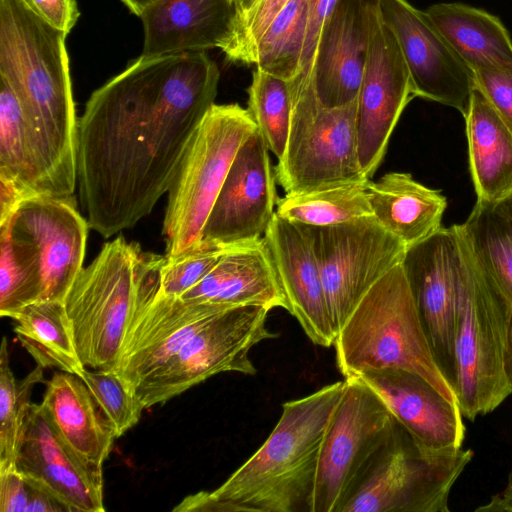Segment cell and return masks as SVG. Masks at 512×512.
I'll return each mask as SVG.
<instances>
[{
  "label": "cell",
  "mask_w": 512,
  "mask_h": 512,
  "mask_svg": "<svg viewBox=\"0 0 512 512\" xmlns=\"http://www.w3.org/2000/svg\"><path fill=\"white\" fill-rule=\"evenodd\" d=\"M125 5L137 16L156 0H122Z\"/></svg>",
  "instance_id": "45"
},
{
  "label": "cell",
  "mask_w": 512,
  "mask_h": 512,
  "mask_svg": "<svg viewBox=\"0 0 512 512\" xmlns=\"http://www.w3.org/2000/svg\"><path fill=\"white\" fill-rule=\"evenodd\" d=\"M345 379L282 405L263 445L210 496L239 511L310 512L319 453Z\"/></svg>",
  "instance_id": "4"
},
{
  "label": "cell",
  "mask_w": 512,
  "mask_h": 512,
  "mask_svg": "<svg viewBox=\"0 0 512 512\" xmlns=\"http://www.w3.org/2000/svg\"><path fill=\"white\" fill-rule=\"evenodd\" d=\"M235 8V17L246 14L257 2V0H231Z\"/></svg>",
  "instance_id": "46"
},
{
  "label": "cell",
  "mask_w": 512,
  "mask_h": 512,
  "mask_svg": "<svg viewBox=\"0 0 512 512\" xmlns=\"http://www.w3.org/2000/svg\"><path fill=\"white\" fill-rule=\"evenodd\" d=\"M42 380L43 368L40 366L24 379H15L10 367L8 341L3 337L0 348V473L17 470V455L32 390Z\"/></svg>",
  "instance_id": "33"
},
{
  "label": "cell",
  "mask_w": 512,
  "mask_h": 512,
  "mask_svg": "<svg viewBox=\"0 0 512 512\" xmlns=\"http://www.w3.org/2000/svg\"><path fill=\"white\" fill-rule=\"evenodd\" d=\"M379 13V0H337L323 27L310 77L324 107L356 101Z\"/></svg>",
  "instance_id": "20"
},
{
  "label": "cell",
  "mask_w": 512,
  "mask_h": 512,
  "mask_svg": "<svg viewBox=\"0 0 512 512\" xmlns=\"http://www.w3.org/2000/svg\"><path fill=\"white\" fill-rule=\"evenodd\" d=\"M267 308L236 307L213 316L170 360L134 390L144 409L161 405L222 372L254 375L249 351L274 339L267 328Z\"/></svg>",
  "instance_id": "12"
},
{
  "label": "cell",
  "mask_w": 512,
  "mask_h": 512,
  "mask_svg": "<svg viewBox=\"0 0 512 512\" xmlns=\"http://www.w3.org/2000/svg\"><path fill=\"white\" fill-rule=\"evenodd\" d=\"M464 118L477 200L496 203L512 191V130L476 86Z\"/></svg>",
  "instance_id": "27"
},
{
  "label": "cell",
  "mask_w": 512,
  "mask_h": 512,
  "mask_svg": "<svg viewBox=\"0 0 512 512\" xmlns=\"http://www.w3.org/2000/svg\"><path fill=\"white\" fill-rule=\"evenodd\" d=\"M247 93V110L268 150L279 160L286 149L292 120L290 82L255 68Z\"/></svg>",
  "instance_id": "34"
},
{
  "label": "cell",
  "mask_w": 512,
  "mask_h": 512,
  "mask_svg": "<svg viewBox=\"0 0 512 512\" xmlns=\"http://www.w3.org/2000/svg\"><path fill=\"white\" fill-rule=\"evenodd\" d=\"M263 237L287 298L288 312L315 345L333 346L336 333L309 239L298 224L276 213Z\"/></svg>",
  "instance_id": "22"
},
{
  "label": "cell",
  "mask_w": 512,
  "mask_h": 512,
  "mask_svg": "<svg viewBox=\"0 0 512 512\" xmlns=\"http://www.w3.org/2000/svg\"><path fill=\"white\" fill-rule=\"evenodd\" d=\"M30 10L68 34L77 22L76 0H21Z\"/></svg>",
  "instance_id": "40"
},
{
  "label": "cell",
  "mask_w": 512,
  "mask_h": 512,
  "mask_svg": "<svg viewBox=\"0 0 512 512\" xmlns=\"http://www.w3.org/2000/svg\"><path fill=\"white\" fill-rule=\"evenodd\" d=\"M165 255L144 252L118 236L103 245L70 286L64 306L85 367L114 371L138 295Z\"/></svg>",
  "instance_id": "7"
},
{
  "label": "cell",
  "mask_w": 512,
  "mask_h": 512,
  "mask_svg": "<svg viewBox=\"0 0 512 512\" xmlns=\"http://www.w3.org/2000/svg\"><path fill=\"white\" fill-rule=\"evenodd\" d=\"M17 471L64 506L67 512H103V473L81 462L61 441L40 404L31 403Z\"/></svg>",
  "instance_id": "19"
},
{
  "label": "cell",
  "mask_w": 512,
  "mask_h": 512,
  "mask_svg": "<svg viewBox=\"0 0 512 512\" xmlns=\"http://www.w3.org/2000/svg\"><path fill=\"white\" fill-rule=\"evenodd\" d=\"M308 0H290L270 22L251 53L249 64L291 81L300 71Z\"/></svg>",
  "instance_id": "32"
},
{
  "label": "cell",
  "mask_w": 512,
  "mask_h": 512,
  "mask_svg": "<svg viewBox=\"0 0 512 512\" xmlns=\"http://www.w3.org/2000/svg\"><path fill=\"white\" fill-rule=\"evenodd\" d=\"M66 33L21 0H0V79L19 100L54 196H73L78 120Z\"/></svg>",
  "instance_id": "2"
},
{
  "label": "cell",
  "mask_w": 512,
  "mask_h": 512,
  "mask_svg": "<svg viewBox=\"0 0 512 512\" xmlns=\"http://www.w3.org/2000/svg\"><path fill=\"white\" fill-rule=\"evenodd\" d=\"M11 319L17 339L37 366L57 368L78 376L85 370L62 301L35 302L16 312Z\"/></svg>",
  "instance_id": "29"
},
{
  "label": "cell",
  "mask_w": 512,
  "mask_h": 512,
  "mask_svg": "<svg viewBox=\"0 0 512 512\" xmlns=\"http://www.w3.org/2000/svg\"><path fill=\"white\" fill-rule=\"evenodd\" d=\"M337 0H308L307 26L300 71L295 78L310 79L313 62L323 27Z\"/></svg>",
  "instance_id": "39"
},
{
  "label": "cell",
  "mask_w": 512,
  "mask_h": 512,
  "mask_svg": "<svg viewBox=\"0 0 512 512\" xmlns=\"http://www.w3.org/2000/svg\"><path fill=\"white\" fill-rule=\"evenodd\" d=\"M401 265L436 361L454 388L458 244L453 226L408 247Z\"/></svg>",
  "instance_id": "18"
},
{
  "label": "cell",
  "mask_w": 512,
  "mask_h": 512,
  "mask_svg": "<svg viewBox=\"0 0 512 512\" xmlns=\"http://www.w3.org/2000/svg\"><path fill=\"white\" fill-rule=\"evenodd\" d=\"M256 130L249 111L237 103H214L206 112L168 190L162 230L167 261L200 247L204 225L231 163Z\"/></svg>",
  "instance_id": "8"
},
{
  "label": "cell",
  "mask_w": 512,
  "mask_h": 512,
  "mask_svg": "<svg viewBox=\"0 0 512 512\" xmlns=\"http://www.w3.org/2000/svg\"><path fill=\"white\" fill-rule=\"evenodd\" d=\"M458 244L455 391L462 415L474 421L511 393L507 347L512 304L474 254L461 224Z\"/></svg>",
  "instance_id": "5"
},
{
  "label": "cell",
  "mask_w": 512,
  "mask_h": 512,
  "mask_svg": "<svg viewBox=\"0 0 512 512\" xmlns=\"http://www.w3.org/2000/svg\"><path fill=\"white\" fill-rule=\"evenodd\" d=\"M369 181L286 193L277 199L275 213L293 223L308 226L334 225L373 215L367 195Z\"/></svg>",
  "instance_id": "30"
},
{
  "label": "cell",
  "mask_w": 512,
  "mask_h": 512,
  "mask_svg": "<svg viewBox=\"0 0 512 512\" xmlns=\"http://www.w3.org/2000/svg\"><path fill=\"white\" fill-rule=\"evenodd\" d=\"M173 511H239V509L232 504L213 499L209 492L201 491L183 499L173 508Z\"/></svg>",
  "instance_id": "42"
},
{
  "label": "cell",
  "mask_w": 512,
  "mask_h": 512,
  "mask_svg": "<svg viewBox=\"0 0 512 512\" xmlns=\"http://www.w3.org/2000/svg\"><path fill=\"white\" fill-rule=\"evenodd\" d=\"M179 298L226 309L260 306L289 310L264 237L232 247L201 281Z\"/></svg>",
  "instance_id": "23"
},
{
  "label": "cell",
  "mask_w": 512,
  "mask_h": 512,
  "mask_svg": "<svg viewBox=\"0 0 512 512\" xmlns=\"http://www.w3.org/2000/svg\"><path fill=\"white\" fill-rule=\"evenodd\" d=\"M141 56L154 57L221 48L235 18L231 0H156L139 16Z\"/></svg>",
  "instance_id": "24"
},
{
  "label": "cell",
  "mask_w": 512,
  "mask_h": 512,
  "mask_svg": "<svg viewBox=\"0 0 512 512\" xmlns=\"http://www.w3.org/2000/svg\"><path fill=\"white\" fill-rule=\"evenodd\" d=\"M40 405L64 445L85 465L103 473L118 437L85 382L75 374L55 373L46 382Z\"/></svg>",
  "instance_id": "25"
},
{
  "label": "cell",
  "mask_w": 512,
  "mask_h": 512,
  "mask_svg": "<svg viewBox=\"0 0 512 512\" xmlns=\"http://www.w3.org/2000/svg\"><path fill=\"white\" fill-rule=\"evenodd\" d=\"M475 86L512 130V66L473 71Z\"/></svg>",
  "instance_id": "38"
},
{
  "label": "cell",
  "mask_w": 512,
  "mask_h": 512,
  "mask_svg": "<svg viewBox=\"0 0 512 512\" xmlns=\"http://www.w3.org/2000/svg\"><path fill=\"white\" fill-rule=\"evenodd\" d=\"M289 1L257 0L246 14L235 17L231 34L220 48L227 60L249 65L255 44Z\"/></svg>",
  "instance_id": "37"
},
{
  "label": "cell",
  "mask_w": 512,
  "mask_h": 512,
  "mask_svg": "<svg viewBox=\"0 0 512 512\" xmlns=\"http://www.w3.org/2000/svg\"><path fill=\"white\" fill-rule=\"evenodd\" d=\"M298 225L316 257L337 336L373 284L402 262L407 247L373 215L327 226Z\"/></svg>",
  "instance_id": "13"
},
{
  "label": "cell",
  "mask_w": 512,
  "mask_h": 512,
  "mask_svg": "<svg viewBox=\"0 0 512 512\" xmlns=\"http://www.w3.org/2000/svg\"><path fill=\"white\" fill-rule=\"evenodd\" d=\"M333 346L344 378L368 370L403 369L422 376L459 405L436 361L401 263L366 292Z\"/></svg>",
  "instance_id": "6"
},
{
  "label": "cell",
  "mask_w": 512,
  "mask_h": 512,
  "mask_svg": "<svg viewBox=\"0 0 512 512\" xmlns=\"http://www.w3.org/2000/svg\"><path fill=\"white\" fill-rule=\"evenodd\" d=\"M424 12L472 72L512 66V40L497 16L463 3H437Z\"/></svg>",
  "instance_id": "28"
},
{
  "label": "cell",
  "mask_w": 512,
  "mask_h": 512,
  "mask_svg": "<svg viewBox=\"0 0 512 512\" xmlns=\"http://www.w3.org/2000/svg\"><path fill=\"white\" fill-rule=\"evenodd\" d=\"M507 371L512 386V316L509 326L508 347H507Z\"/></svg>",
  "instance_id": "48"
},
{
  "label": "cell",
  "mask_w": 512,
  "mask_h": 512,
  "mask_svg": "<svg viewBox=\"0 0 512 512\" xmlns=\"http://www.w3.org/2000/svg\"><path fill=\"white\" fill-rule=\"evenodd\" d=\"M379 9L396 38L415 97L450 106L464 117L475 87L471 69L408 0H379Z\"/></svg>",
  "instance_id": "16"
},
{
  "label": "cell",
  "mask_w": 512,
  "mask_h": 512,
  "mask_svg": "<svg viewBox=\"0 0 512 512\" xmlns=\"http://www.w3.org/2000/svg\"><path fill=\"white\" fill-rule=\"evenodd\" d=\"M29 499V486L17 471L0 473V511L25 512Z\"/></svg>",
  "instance_id": "41"
},
{
  "label": "cell",
  "mask_w": 512,
  "mask_h": 512,
  "mask_svg": "<svg viewBox=\"0 0 512 512\" xmlns=\"http://www.w3.org/2000/svg\"><path fill=\"white\" fill-rule=\"evenodd\" d=\"M367 195L373 216L407 248L442 228L446 197L409 173L391 172L369 181Z\"/></svg>",
  "instance_id": "26"
},
{
  "label": "cell",
  "mask_w": 512,
  "mask_h": 512,
  "mask_svg": "<svg viewBox=\"0 0 512 512\" xmlns=\"http://www.w3.org/2000/svg\"><path fill=\"white\" fill-rule=\"evenodd\" d=\"M414 97L396 38L379 13L356 99L358 156L366 178L382 163L391 134Z\"/></svg>",
  "instance_id": "15"
},
{
  "label": "cell",
  "mask_w": 512,
  "mask_h": 512,
  "mask_svg": "<svg viewBox=\"0 0 512 512\" xmlns=\"http://www.w3.org/2000/svg\"><path fill=\"white\" fill-rule=\"evenodd\" d=\"M275 182L268 148L256 130L231 163L204 225L200 247L233 246L263 238L275 214Z\"/></svg>",
  "instance_id": "17"
},
{
  "label": "cell",
  "mask_w": 512,
  "mask_h": 512,
  "mask_svg": "<svg viewBox=\"0 0 512 512\" xmlns=\"http://www.w3.org/2000/svg\"><path fill=\"white\" fill-rule=\"evenodd\" d=\"M480 512H512V471L504 490L494 495L491 500L476 509Z\"/></svg>",
  "instance_id": "44"
},
{
  "label": "cell",
  "mask_w": 512,
  "mask_h": 512,
  "mask_svg": "<svg viewBox=\"0 0 512 512\" xmlns=\"http://www.w3.org/2000/svg\"><path fill=\"white\" fill-rule=\"evenodd\" d=\"M495 204L506 216L512 220V191Z\"/></svg>",
  "instance_id": "47"
},
{
  "label": "cell",
  "mask_w": 512,
  "mask_h": 512,
  "mask_svg": "<svg viewBox=\"0 0 512 512\" xmlns=\"http://www.w3.org/2000/svg\"><path fill=\"white\" fill-rule=\"evenodd\" d=\"M344 379L322 440L310 512H341L398 426L370 387L357 377Z\"/></svg>",
  "instance_id": "11"
},
{
  "label": "cell",
  "mask_w": 512,
  "mask_h": 512,
  "mask_svg": "<svg viewBox=\"0 0 512 512\" xmlns=\"http://www.w3.org/2000/svg\"><path fill=\"white\" fill-rule=\"evenodd\" d=\"M473 451L427 450L398 426L341 512H449L451 489Z\"/></svg>",
  "instance_id": "10"
},
{
  "label": "cell",
  "mask_w": 512,
  "mask_h": 512,
  "mask_svg": "<svg viewBox=\"0 0 512 512\" xmlns=\"http://www.w3.org/2000/svg\"><path fill=\"white\" fill-rule=\"evenodd\" d=\"M28 486L29 499L25 512H67L66 508L50 495L29 484Z\"/></svg>",
  "instance_id": "43"
},
{
  "label": "cell",
  "mask_w": 512,
  "mask_h": 512,
  "mask_svg": "<svg viewBox=\"0 0 512 512\" xmlns=\"http://www.w3.org/2000/svg\"><path fill=\"white\" fill-rule=\"evenodd\" d=\"M356 377L382 399L417 445L434 451L461 448L466 428L459 405L422 376L403 369H378Z\"/></svg>",
  "instance_id": "21"
},
{
  "label": "cell",
  "mask_w": 512,
  "mask_h": 512,
  "mask_svg": "<svg viewBox=\"0 0 512 512\" xmlns=\"http://www.w3.org/2000/svg\"><path fill=\"white\" fill-rule=\"evenodd\" d=\"M79 377L111 421L118 438L139 422L145 409L114 371L85 369Z\"/></svg>",
  "instance_id": "35"
},
{
  "label": "cell",
  "mask_w": 512,
  "mask_h": 512,
  "mask_svg": "<svg viewBox=\"0 0 512 512\" xmlns=\"http://www.w3.org/2000/svg\"><path fill=\"white\" fill-rule=\"evenodd\" d=\"M89 228L74 196H31L0 220V315L63 302L83 268Z\"/></svg>",
  "instance_id": "3"
},
{
  "label": "cell",
  "mask_w": 512,
  "mask_h": 512,
  "mask_svg": "<svg viewBox=\"0 0 512 512\" xmlns=\"http://www.w3.org/2000/svg\"><path fill=\"white\" fill-rule=\"evenodd\" d=\"M290 82L293 112L286 149L274 168L286 193L365 182L358 156L356 101L338 108L320 104L311 79Z\"/></svg>",
  "instance_id": "9"
},
{
  "label": "cell",
  "mask_w": 512,
  "mask_h": 512,
  "mask_svg": "<svg viewBox=\"0 0 512 512\" xmlns=\"http://www.w3.org/2000/svg\"><path fill=\"white\" fill-rule=\"evenodd\" d=\"M162 267L151 274L138 295L114 370L133 393L148 375L176 355L213 316L229 310L160 295L158 285Z\"/></svg>",
  "instance_id": "14"
},
{
  "label": "cell",
  "mask_w": 512,
  "mask_h": 512,
  "mask_svg": "<svg viewBox=\"0 0 512 512\" xmlns=\"http://www.w3.org/2000/svg\"><path fill=\"white\" fill-rule=\"evenodd\" d=\"M219 77L206 51L141 56L91 94L77 136L91 229L109 238L150 214L214 104Z\"/></svg>",
  "instance_id": "1"
},
{
  "label": "cell",
  "mask_w": 512,
  "mask_h": 512,
  "mask_svg": "<svg viewBox=\"0 0 512 512\" xmlns=\"http://www.w3.org/2000/svg\"><path fill=\"white\" fill-rule=\"evenodd\" d=\"M234 246L200 247L176 260H166L160 272L158 293L180 297L201 281Z\"/></svg>",
  "instance_id": "36"
},
{
  "label": "cell",
  "mask_w": 512,
  "mask_h": 512,
  "mask_svg": "<svg viewBox=\"0 0 512 512\" xmlns=\"http://www.w3.org/2000/svg\"><path fill=\"white\" fill-rule=\"evenodd\" d=\"M461 226L477 259L512 304V220L495 203L477 200Z\"/></svg>",
  "instance_id": "31"
}]
</instances>
